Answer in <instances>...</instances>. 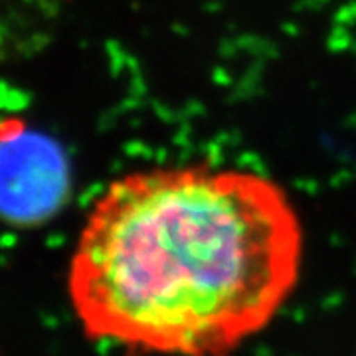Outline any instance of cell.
<instances>
[{
	"label": "cell",
	"mask_w": 356,
	"mask_h": 356,
	"mask_svg": "<svg viewBox=\"0 0 356 356\" xmlns=\"http://www.w3.org/2000/svg\"><path fill=\"white\" fill-rule=\"evenodd\" d=\"M305 236L266 175L156 166L113 180L77 238L67 295L91 341L135 355L228 356L297 287Z\"/></svg>",
	"instance_id": "1"
},
{
	"label": "cell",
	"mask_w": 356,
	"mask_h": 356,
	"mask_svg": "<svg viewBox=\"0 0 356 356\" xmlns=\"http://www.w3.org/2000/svg\"><path fill=\"white\" fill-rule=\"evenodd\" d=\"M72 172L62 147L20 121L0 127V220L36 228L64 208Z\"/></svg>",
	"instance_id": "2"
}]
</instances>
